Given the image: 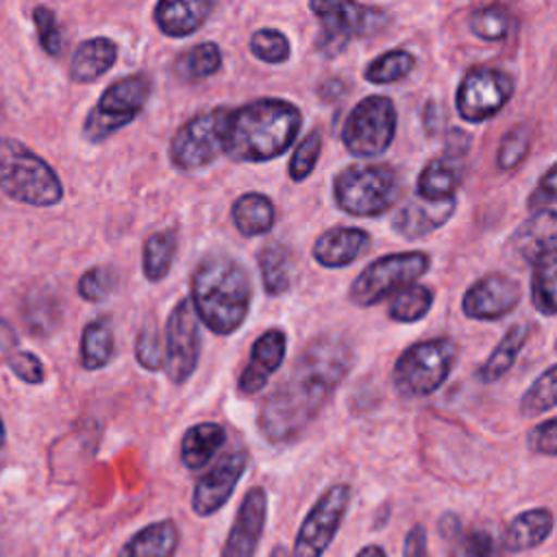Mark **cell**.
Here are the masks:
<instances>
[{"instance_id":"cell-1","label":"cell","mask_w":557,"mask_h":557,"mask_svg":"<svg viewBox=\"0 0 557 557\" xmlns=\"http://www.w3.org/2000/svg\"><path fill=\"white\" fill-rule=\"evenodd\" d=\"M350 368V346L339 335L313 337L294 359L287 376L265 396L259 431L272 444L296 440L326 405Z\"/></svg>"},{"instance_id":"cell-2","label":"cell","mask_w":557,"mask_h":557,"mask_svg":"<svg viewBox=\"0 0 557 557\" xmlns=\"http://www.w3.org/2000/svg\"><path fill=\"white\" fill-rule=\"evenodd\" d=\"M300 122V109L287 100H252L231 111L224 152L239 163H261L276 159L296 139Z\"/></svg>"},{"instance_id":"cell-3","label":"cell","mask_w":557,"mask_h":557,"mask_svg":"<svg viewBox=\"0 0 557 557\" xmlns=\"http://www.w3.org/2000/svg\"><path fill=\"white\" fill-rule=\"evenodd\" d=\"M252 285L246 268L226 255L205 257L191 274V305L215 335L237 331L250 309Z\"/></svg>"},{"instance_id":"cell-4","label":"cell","mask_w":557,"mask_h":557,"mask_svg":"<svg viewBox=\"0 0 557 557\" xmlns=\"http://www.w3.org/2000/svg\"><path fill=\"white\" fill-rule=\"evenodd\" d=\"M0 191L30 207H52L63 198L54 168L13 137H0Z\"/></svg>"},{"instance_id":"cell-5","label":"cell","mask_w":557,"mask_h":557,"mask_svg":"<svg viewBox=\"0 0 557 557\" xmlns=\"http://www.w3.org/2000/svg\"><path fill=\"white\" fill-rule=\"evenodd\" d=\"M400 196V178L385 163L348 165L333 181L337 207L357 218L385 213Z\"/></svg>"},{"instance_id":"cell-6","label":"cell","mask_w":557,"mask_h":557,"mask_svg":"<svg viewBox=\"0 0 557 557\" xmlns=\"http://www.w3.org/2000/svg\"><path fill=\"white\" fill-rule=\"evenodd\" d=\"M459 348L448 337H433L409 346L394 363L392 383L405 398L429 396L448 379Z\"/></svg>"},{"instance_id":"cell-7","label":"cell","mask_w":557,"mask_h":557,"mask_svg":"<svg viewBox=\"0 0 557 557\" xmlns=\"http://www.w3.org/2000/svg\"><path fill=\"white\" fill-rule=\"evenodd\" d=\"M152 91V81L144 72H135L113 81L96 100L83 124L85 139L98 144L128 126L146 107Z\"/></svg>"},{"instance_id":"cell-8","label":"cell","mask_w":557,"mask_h":557,"mask_svg":"<svg viewBox=\"0 0 557 557\" xmlns=\"http://www.w3.org/2000/svg\"><path fill=\"white\" fill-rule=\"evenodd\" d=\"M431 265V259L422 250L392 252L368 263L350 285V302L357 307H372L383 298L398 294L413 285Z\"/></svg>"},{"instance_id":"cell-9","label":"cell","mask_w":557,"mask_h":557,"mask_svg":"<svg viewBox=\"0 0 557 557\" xmlns=\"http://www.w3.org/2000/svg\"><path fill=\"white\" fill-rule=\"evenodd\" d=\"M231 111L215 107L187 120L170 141V161L176 170H200L218 159L226 146Z\"/></svg>"},{"instance_id":"cell-10","label":"cell","mask_w":557,"mask_h":557,"mask_svg":"<svg viewBox=\"0 0 557 557\" xmlns=\"http://www.w3.org/2000/svg\"><path fill=\"white\" fill-rule=\"evenodd\" d=\"M396 133V107L387 96H368L357 102L342 126L346 150L361 159L383 154Z\"/></svg>"},{"instance_id":"cell-11","label":"cell","mask_w":557,"mask_h":557,"mask_svg":"<svg viewBox=\"0 0 557 557\" xmlns=\"http://www.w3.org/2000/svg\"><path fill=\"white\" fill-rule=\"evenodd\" d=\"M322 30L318 48L326 54H337L355 37H368L383 30L389 22L387 13L359 2H309Z\"/></svg>"},{"instance_id":"cell-12","label":"cell","mask_w":557,"mask_h":557,"mask_svg":"<svg viewBox=\"0 0 557 557\" xmlns=\"http://www.w3.org/2000/svg\"><path fill=\"white\" fill-rule=\"evenodd\" d=\"M350 503V485L333 483L307 511L294 540V557H322L331 546Z\"/></svg>"},{"instance_id":"cell-13","label":"cell","mask_w":557,"mask_h":557,"mask_svg":"<svg viewBox=\"0 0 557 557\" xmlns=\"http://www.w3.org/2000/svg\"><path fill=\"white\" fill-rule=\"evenodd\" d=\"M513 96V78L496 67H470L455 96L457 113L466 122H485Z\"/></svg>"},{"instance_id":"cell-14","label":"cell","mask_w":557,"mask_h":557,"mask_svg":"<svg viewBox=\"0 0 557 557\" xmlns=\"http://www.w3.org/2000/svg\"><path fill=\"white\" fill-rule=\"evenodd\" d=\"M165 372L174 385H183L196 370L200 357L198 315L189 298L172 309L165 324Z\"/></svg>"},{"instance_id":"cell-15","label":"cell","mask_w":557,"mask_h":557,"mask_svg":"<svg viewBox=\"0 0 557 557\" xmlns=\"http://www.w3.org/2000/svg\"><path fill=\"white\" fill-rule=\"evenodd\" d=\"M248 466V453L244 448L226 453L218 463H213L198 481L191 494V509L196 516L207 518L226 505L235 485L239 483Z\"/></svg>"},{"instance_id":"cell-16","label":"cell","mask_w":557,"mask_h":557,"mask_svg":"<svg viewBox=\"0 0 557 557\" xmlns=\"http://www.w3.org/2000/svg\"><path fill=\"white\" fill-rule=\"evenodd\" d=\"M268 518V494L263 487H250L235 513V520L228 529L220 557H255V550L261 542L263 527Z\"/></svg>"},{"instance_id":"cell-17","label":"cell","mask_w":557,"mask_h":557,"mask_svg":"<svg viewBox=\"0 0 557 557\" xmlns=\"http://www.w3.org/2000/svg\"><path fill=\"white\" fill-rule=\"evenodd\" d=\"M520 302V285L507 274H487L463 294L461 309L472 320L505 318Z\"/></svg>"},{"instance_id":"cell-18","label":"cell","mask_w":557,"mask_h":557,"mask_svg":"<svg viewBox=\"0 0 557 557\" xmlns=\"http://www.w3.org/2000/svg\"><path fill=\"white\" fill-rule=\"evenodd\" d=\"M511 252L527 265H535L542 259L557 252V211H533L511 235Z\"/></svg>"},{"instance_id":"cell-19","label":"cell","mask_w":557,"mask_h":557,"mask_svg":"<svg viewBox=\"0 0 557 557\" xmlns=\"http://www.w3.org/2000/svg\"><path fill=\"white\" fill-rule=\"evenodd\" d=\"M285 346H287V337L281 329H268L255 339L248 363L237 379L239 394L244 396L257 394L268 383L270 374L276 372V368L283 363Z\"/></svg>"},{"instance_id":"cell-20","label":"cell","mask_w":557,"mask_h":557,"mask_svg":"<svg viewBox=\"0 0 557 557\" xmlns=\"http://www.w3.org/2000/svg\"><path fill=\"white\" fill-rule=\"evenodd\" d=\"M370 248V235L357 226H333L324 231L313 248V259L324 268H344L366 255Z\"/></svg>"},{"instance_id":"cell-21","label":"cell","mask_w":557,"mask_h":557,"mask_svg":"<svg viewBox=\"0 0 557 557\" xmlns=\"http://www.w3.org/2000/svg\"><path fill=\"white\" fill-rule=\"evenodd\" d=\"M455 198L433 202L416 196L394 215L392 226L405 239H420L444 226L455 213Z\"/></svg>"},{"instance_id":"cell-22","label":"cell","mask_w":557,"mask_h":557,"mask_svg":"<svg viewBox=\"0 0 557 557\" xmlns=\"http://www.w3.org/2000/svg\"><path fill=\"white\" fill-rule=\"evenodd\" d=\"M181 544L178 527L172 518L150 522L135 531L117 550V557H174Z\"/></svg>"},{"instance_id":"cell-23","label":"cell","mask_w":557,"mask_h":557,"mask_svg":"<svg viewBox=\"0 0 557 557\" xmlns=\"http://www.w3.org/2000/svg\"><path fill=\"white\" fill-rule=\"evenodd\" d=\"M211 11L209 0H161L154 7V24L168 37H187L207 22Z\"/></svg>"},{"instance_id":"cell-24","label":"cell","mask_w":557,"mask_h":557,"mask_svg":"<svg viewBox=\"0 0 557 557\" xmlns=\"http://www.w3.org/2000/svg\"><path fill=\"white\" fill-rule=\"evenodd\" d=\"M117 61V44L109 37H91L76 46L70 61L72 83H94Z\"/></svg>"},{"instance_id":"cell-25","label":"cell","mask_w":557,"mask_h":557,"mask_svg":"<svg viewBox=\"0 0 557 557\" xmlns=\"http://www.w3.org/2000/svg\"><path fill=\"white\" fill-rule=\"evenodd\" d=\"M463 178V165L459 157L442 154L431 159L416 181V194L422 200H448L455 198V189Z\"/></svg>"},{"instance_id":"cell-26","label":"cell","mask_w":557,"mask_h":557,"mask_svg":"<svg viewBox=\"0 0 557 557\" xmlns=\"http://www.w3.org/2000/svg\"><path fill=\"white\" fill-rule=\"evenodd\" d=\"M553 531V513L546 507H535L520 511L513 520H509L505 533H503V544L507 550L522 553L529 548L540 546Z\"/></svg>"},{"instance_id":"cell-27","label":"cell","mask_w":557,"mask_h":557,"mask_svg":"<svg viewBox=\"0 0 557 557\" xmlns=\"http://www.w3.org/2000/svg\"><path fill=\"white\" fill-rule=\"evenodd\" d=\"M231 215H233L235 228L244 237H257V235H265L272 228L276 220V209L265 194L248 191L233 202Z\"/></svg>"},{"instance_id":"cell-28","label":"cell","mask_w":557,"mask_h":557,"mask_svg":"<svg viewBox=\"0 0 557 557\" xmlns=\"http://www.w3.org/2000/svg\"><path fill=\"white\" fill-rule=\"evenodd\" d=\"M226 440L224 429L218 422H200L185 431L181 440V461L189 470L205 468Z\"/></svg>"},{"instance_id":"cell-29","label":"cell","mask_w":557,"mask_h":557,"mask_svg":"<svg viewBox=\"0 0 557 557\" xmlns=\"http://www.w3.org/2000/svg\"><path fill=\"white\" fill-rule=\"evenodd\" d=\"M115 352V335L109 318H96L85 324L81 335V363L85 370L104 368Z\"/></svg>"},{"instance_id":"cell-30","label":"cell","mask_w":557,"mask_h":557,"mask_svg":"<svg viewBox=\"0 0 557 557\" xmlns=\"http://www.w3.org/2000/svg\"><path fill=\"white\" fill-rule=\"evenodd\" d=\"M529 337V326L527 324H513L507 329V333L500 337V342L496 344V348L490 352V357L485 359V363L479 370V379L483 383H494L498 379H503L513 361L518 359L524 342Z\"/></svg>"},{"instance_id":"cell-31","label":"cell","mask_w":557,"mask_h":557,"mask_svg":"<svg viewBox=\"0 0 557 557\" xmlns=\"http://www.w3.org/2000/svg\"><path fill=\"white\" fill-rule=\"evenodd\" d=\"M259 270L263 289L270 296H281L292 285V257L278 242H268L259 250Z\"/></svg>"},{"instance_id":"cell-32","label":"cell","mask_w":557,"mask_h":557,"mask_svg":"<svg viewBox=\"0 0 557 557\" xmlns=\"http://www.w3.org/2000/svg\"><path fill=\"white\" fill-rule=\"evenodd\" d=\"M176 228H163L157 231L152 235H148V239L144 242V274L150 283H157L161 278H165V274L172 268L174 255H176Z\"/></svg>"},{"instance_id":"cell-33","label":"cell","mask_w":557,"mask_h":557,"mask_svg":"<svg viewBox=\"0 0 557 557\" xmlns=\"http://www.w3.org/2000/svg\"><path fill=\"white\" fill-rule=\"evenodd\" d=\"M61 320V307L54 294L46 289H35L26 296L24 302V322L30 329V333L48 335L59 326Z\"/></svg>"},{"instance_id":"cell-34","label":"cell","mask_w":557,"mask_h":557,"mask_svg":"<svg viewBox=\"0 0 557 557\" xmlns=\"http://www.w3.org/2000/svg\"><path fill=\"white\" fill-rule=\"evenodd\" d=\"M531 300L540 313H557V252L533 265Z\"/></svg>"},{"instance_id":"cell-35","label":"cell","mask_w":557,"mask_h":557,"mask_svg":"<svg viewBox=\"0 0 557 557\" xmlns=\"http://www.w3.org/2000/svg\"><path fill=\"white\" fill-rule=\"evenodd\" d=\"M431 305H433V292L426 285L413 283L400 289L398 294H394L387 313L394 322L409 324V322L422 320L429 313Z\"/></svg>"},{"instance_id":"cell-36","label":"cell","mask_w":557,"mask_h":557,"mask_svg":"<svg viewBox=\"0 0 557 557\" xmlns=\"http://www.w3.org/2000/svg\"><path fill=\"white\" fill-rule=\"evenodd\" d=\"M416 67V57L407 50H387L385 54L376 57L372 63H368L363 78L374 85H387L398 83Z\"/></svg>"},{"instance_id":"cell-37","label":"cell","mask_w":557,"mask_h":557,"mask_svg":"<svg viewBox=\"0 0 557 557\" xmlns=\"http://www.w3.org/2000/svg\"><path fill=\"white\" fill-rule=\"evenodd\" d=\"M557 407V363L544 370L520 398V413L524 418L542 416Z\"/></svg>"},{"instance_id":"cell-38","label":"cell","mask_w":557,"mask_h":557,"mask_svg":"<svg viewBox=\"0 0 557 557\" xmlns=\"http://www.w3.org/2000/svg\"><path fill=\"white\" fill-rule=\"evenodd\" d=\"M470 30L485 41H500L511 30V15L500 4H487L470 13L468 17Z\"/></svg>"},{"instance_id":"cell-39","label":"cell","mask_w":557,"mask_h":557,"mask_svg":"<svg viewBox=\"0 0 557 557\" xmlns=\"http://www.w3.org/2000/svg\"><path fill=\"white\" fill-rule=\"evenodd\" d=\"M529 148H531V126L529 124H518V126L509 128L503 135L498 152H496L498 170L507 172V170L518 168L527 159Z\"/></svg>"},{"instance_id":"cell-40","label":"cell","mask_w":557,"mask_h":557,"mask_svg":"<svg viewBox=\"0 0 557 557\" xmlns=\"http://www.w3.org/2000/svg\"><path fill=\"white\" fill-rule=\"evenodd\" d=\"M250 52L263 63H285L289 59V39L276 28H259L250 37Z\"/></svg>"},{"instance_id":"cell-41","label":"cell","mask_w":557,"mask_h":557,"mask_svg":"<svg viewBox=\"0 0 557 557\" xmlns=\"http://www.w3.org/2000/svg\"><path fill=\"white\" fill-rule=\"evenodd\" d=\"M220 67H222V52L213 41H202L191 50H187V54L183 57L185 76L191 81L207 78L215 74Z\"/></svg>"},{"instance_id":"cell-42","label":"cell","mask_w":557,"mask_h":557,"mask_svg":"<svg viewBox=\"0 0 557 557\" xmlns=\"http://www.w3.org/2000/svg\"><path fill=\"white\" fill-rule=\"evenodd\" d=\"M320 150H322V135L320 131H311L305 135V139L296 146L292 159H289V165H287V174L292 181H305L315 163H318V157H320Z\"/></svg>"},{"instance_id":"cell-43","label":"cell","mask_w":557,"mask_h":557,"mask_svg":"<svg viewBox=\"0 0 557 557\" xmlns=\"http://www.w3.org/2000/svg\"><path fill=\"white\" fill-rule=\"evenodd\" d=\"M117 285V274L109 265H94L89 268L78 281V294L87 302L104 300Z\"/></svg>"},{"instance_id":"cell-44","label":"cell","mask_w":557,"mask_h":557,"mask_svg":"<svg viewBox=\"0 0 557 557\" xmlns=\"http://www.w3.org/2000/svg\"><path fill=\"white\" fill-rule=\"evenodd\" d=\"M135 359L141 368L154 372L165 366V344L161 342L159 329L152 324H146L135 339Z\"/></svg>"},{"instance_id":"cell-45","label":"cell","mask_w":557,"mask_h":557,"mask_svg":"<svg viewBox=\"0 0 557 557\" xmlns=\"http://www.w3.org/2000/svg\"><path fill=\"white\" fill-rule=\"evenodd\" d=\"M33 24H35L39 44L46 50V54L59 57L61 54V46H63V37H61L54 11L50 7H46V4L35 7L33 9Z\"/></svg>"},{"instance_id":"cell-46","label":"cell","mask_w":557,"mask_h":557,"mask_svg":"<svg viewBox=\"0 0 557 557\" xmlns=\"http://www.w3.org/2000/svg\"><path fill=\"white\" fill-rule=\"evenodd\" d=\"M7 363H9L11 372L28 385H39L46 379V370H44L41 359L37 355L28 352V350H13L7 357Z\"/></svg>"},{"instance_id":"cell-47","label":"cell","mask_w":557,"mask_h":557,"mask_svg":"<svg viewBox=\"0 0 557 557\" xmlns=\"http://www.w3.org/2000/svg\"><path fill=\"white\" fill-rule=\"evenodd\" d=\"M527 446L531 453L557 457V416L535 424L527 435Z\"/></svg>"},{"instance_id":"cell-48","label":"cell","mask_w":557,"mask_h":557,"mask_svg":"<svg viewBox=\"0 0 557 557\" xmlns=\"http://www.w3.org/2000/svg\"><path fill=\"white\" fill-rule=\"evenodd\" d=\"M527 205H529V209H535V211H542L550 205H557V161L540 176V181L535 183Z\"/></svg>"},{"instance_id":"cell-49","label":"cell","mask_w":557,"mask_h":557,"mask_svg":"<svg viewBox=\"0 0 557 557\" xmlns=\"http://www.w3.org/2000/svg\"><path fill=\"white\" fill-rule=\"evenodd\" d=\"M463 557H498L496 542L485 531H472L463 544Z\"/></svg>"},{"instance_id":"cell-50","label":"cell","mask_w":557,"mask_h":557,"mask_svg":"<svg viewBox=\"0 0 557 557\" xmlns=\"http://www.w3.org/2000/svg\"><path fill=\"white\" fill-rule=\"evenodd\" d=\"M403 557H429V540L422 524H413L403 542Z\"/></svg>"},{"instance_id":"cell-51","label":"cell","mask_w":557,"mask_h":557,"mask_svg":"<svg viewBox=\"0 0 557 557\" xmlns=\"http://www.w3.org/2000/svg\"><path fill=\"white\" fill-rule=\"evenodd\" d=\"M444 120H446V111L437 102H429L422 109V122H424L426 133H437L440 126L444 124Z\"/></svg>"},{"instance_id":"cell-52","label":"cell","mask_w":557,"mask_h":557,"mask_svg":"<svg viewBox=\"0 0 557 557\" xmlns=\"http://www.w3.org/2000/svg\"><path fill=\"white\" fill-rule=\"evenodd\" d=\"M344 91H346V83H344L342 78H329V81H324V83L320 85L318 96H320L322 100L331 102V100H337L339 96H344Z\"/></svg>"},{"instance_id":"cell-53","label":"cell","mask_w":557,"mask_h":557,"mask_svg":"<svg viewBox=\"0 0 557 557\" xmlns=\"http://www.w3.org/2000/svg\"><path fill=\"white\" fill-rule=\"evenodd\" d=\"M15 346H17V335H15L13 326L7 320H0V350L11 355L13 350H17Z\"/></svg>"},{"instance_id":"cell-54","label":"cell","mask_w":557,"mask_h":557,"mask_svg":"<svg viewBox=\"0 0 557 557\" xmlns=\"http://www.w3.org/2000/svg\"><path fill=\"white\" fill-rule=\"evenodd\" d=\"M355 557H387V553L379 544H368Z\"/></svg>"},{"instance_id":"cell-55","label":"cell","mask_w":557,"mask_h":557,"mask_svg":"<svg viewBox=\"0 0 557 557\" xmlns=\"http://www.w3.org/2000/svg\"><path fill=\"white\" fill-rule=\"evenodd\" d=\"M268 557H289V555H287L285 546H274V548H272V553H270Z\"/></svg>"},{"instance_id":"cell-56","label":"cell","mask_w":557,"mask_h":557,"mask_svg":"<svg viewBox=\"0 0 557 557\" xmlns=\"http://www.w3.org/2000/svg\"><path fill=\"white\" fill-rule=\"evenodd\" d=\"M4 446V422H2V418H0V448Z\"/></svg>"},{"instance_id":"cell-57","label":"cell","mask_w":557,"mask_h":557,"mask_svg":"<svg viewBox=\"0 0 557 557\" xmlns=\"http://www.w3.org/2000/svg\"><path fill=\"white\" fill-rule=\"evenodd\" d=\"M555 350H557V342H555Z\"/></svg>"}]
</instances>
